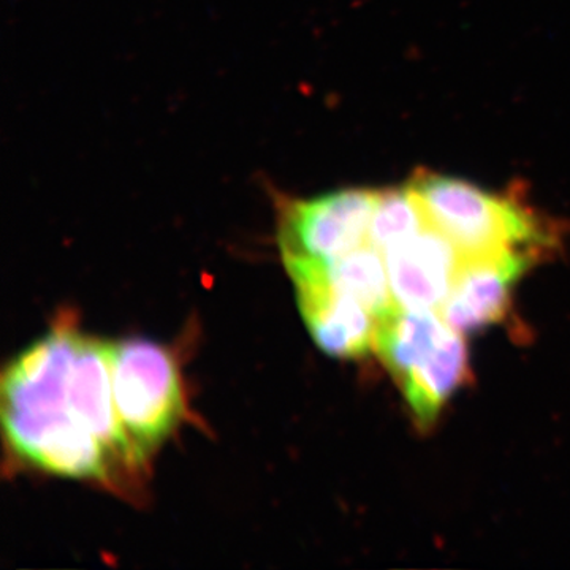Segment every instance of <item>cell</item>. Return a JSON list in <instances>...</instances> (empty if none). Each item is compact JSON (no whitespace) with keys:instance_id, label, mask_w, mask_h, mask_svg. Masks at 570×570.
Masks as SVG:
<instances>
[{"instance_id":"cell-1","label":"cell","mask_w":570,"mask_h":570,"mask_svg":"<svg viewBox=\"0 0 570 570\" xmlns=\"http://www.w3.org/2000/svg\"><path fill=\"white\" fill-rule=\"evenodd\" d=\"M78 330L52 328L22 351L2 376V425L11 450L51 474L111 482L112 460L75 417L69 401Z\"/></svg>"},{"instance_id":"cell-2","label":"cell","mask_w":570,"mask_h":570,"mask_svg":"<svg viewBox=\"0 0 570 570\" xmlns=\"http://www.w3.org/2000/svg\"><path fill=\"white\" fill-rule=\"evenodd\" d=\"M407 186L417 195L430 224L464 257L501 253L538 257L557 245L554 225L519 197L425 170L412 176Z\"/></svg>"},{"instance_id":"cell-3","label":"cell","mask_w":570,"mask_h":570,"mask_svg":"<svg viewBox=\"0 0 570 570\" xmlns=\"http://www.w3.org/2000/svg\"><path fill=\"white\" fill-rule=\"evenodd\" d=\"M116 412L142 461L183 417L181 377L174 355L146 340L111 343Z\"/></svg>"},{"instance_id":"cell-4","label":"cell","mask_w":570,"mask_h":570,"mask_svg":"<svg viewBox=\"0 0 570 570\" xmlns=\"http://www.w3.org/2000/svg\"><path fill=\"white\" fill-rule=\"evenodd\" d=\"M377 195L344 189L285 202L277 236L284 265L332 261L366 245Z\"/></svg>"},{"instance_id":"cell-5","label":"cell","mask_w":570,"mask_h":570,"mask_svg":"<svg viewBox=\"0 0 570 570\" xmlns=\"http://www.w3.org/2000/svg\"><path fill=\"white\" fill-rule=\"evenodd\" d=\"M69 401L75 417L102 442L108 455L138 469L142 460L118 417L112 393L111 343L78 332L71 358Z\"/></svg>"},{"instance_id":"cell-6","label":"cell","mask_w":570,"mask_h":570,"mask_svg":"<svg viewBox=\"0 0 570 570\" xmlns=\"http://www.w3.org/2000/svg\"><path fill=\"white\" fill-rule=\"evenodd\" d=\"M524 253L464 257L441 316L461 333L478 332L508 316L513 287L534 264Z\"/></svg>"},{"instance_id":"cell-7","label":"cell","mask_w":570,"mask_h":570,"mask_svg":"<svg viewBox=\"0 0 570 570\" xmlns=\"http://www.w3.org/2000/svg\"><path fill=\"white\" fill-rule=\"evenodd\" d=\"M384 257L396 306L441 311L455 284L464 255L430 224L420 234L390 249Z\"/></svg>"},{"instance_id":"cell-8","label":"cell","mask_w":570,"mask_h":570,"mask_svg":"<svg viewBox=\"0 0 570 570\" xmlns=\"http://www.w3.org/2000/svg\"><path fill=\"white\" fill-rule=\"evenodd\" d=\"M291 279L303 322L322 352L336 358H358L374 351L377 318L358 299L317 276Z\"/></svg>"},{"instance_id":"cell-9","label":"cell","mask_w":570,"mask_h":570,"mask_svg":"<svg viewBox=\"0 0 570 570\" xmlns=\"http://www.w3.org/2000/svg\"><path fill=\"white\" fill-rule=\"evenodd\" d=\"M468 377L469 352L464 333L448 324L434 346L397 385L403 389L419 425L430 428Z\"/></svg>"},{"instance_id":"cell-10","label":"cell","mask_w":570,"mask_h":570,"mask_svg":"<svg viewBox=\"0 0 570 570\" xmlns=\"http://www.w3.org/2000/svg\"><path fill=\"white\" fill-rule=\"evenodd\" d=\"M288 275H313L336 291L354 296L374 317L381 318L396 306L390 288L384 254L370 243L326 262L285 265Z\"/></svg>"},{"instance_id":"cell-11","label":"cell","mask_w":570,"mask_h":570,"mask_svg":"<svg viewBox=\"0 0 570 570\" xmlns=\"http://www.w3.org/2000/svg\"><path fill=\"white\" fill-rule=\"evenodd\" d=\"M448 322L439 311L404 309L395 306L377 318L374 352L400 384L409 371L436 343Z\"/></svg>"},{"instance_id":"cell-12","label":"cell","mask_w":570,"mask_h":570,"mask_svg":"<svg viewBox=\"0 0 570 570\" xmlns=\"http://www.w3.org/2000/svg\"><path fill=\"white\" fill-rule=\"evenodd\" d=\"M428 225L425 209L411 187L379 190L367 243L385 254L420 234Z\"/></svg>"}]
</instances>
